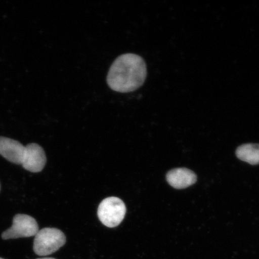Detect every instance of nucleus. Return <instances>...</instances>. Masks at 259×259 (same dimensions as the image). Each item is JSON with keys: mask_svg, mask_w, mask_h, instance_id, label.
I'll use <instances>...</instances> for the list:
<instances>
[{"mask_svg": "<svg viewBox=\"0 0 259 259\" xmlns=\"http://www.w3.org/2000/svg\"><path fill=\"white\" fill-rule=\"evenodd\" d=\"M38 232L36 220L26 214L16 215L13 219L11 228L3 232L2 238L5 240L10 239L31 237Z\"/></svg>", "mask_w": 259, "mask_h": 259, "instance_id": "obj_4", "label": "nucleus"}, {"mask_svg": "<svg viewBox=\"0 0 259 259\" xmlns=\"http://www.w3.org/2000/svg\"><path fill=\"white\" fill-rule=\"evenodd\" d=\"M25 147L20 142L11 138L0 137V155L12 163L22 164Z\"/></svg>", "mask_w": 259, "mask_h": 259, "instance_id": "obj_6", "label": "nucleus"}, {"mask_svg": "<svg viewBox=\"0 0 259 259\" xmlns=\"http://www.w3.org/2000/svg\"><path fill=\"white\" fill-rule=\"evenodd\" d=\"M126 207L118 197H109L100 203L97 214L103 225L108 228H115L120 225L125 218Z\"/></svg>", "mask_w": 259, "mask_h": 259, "instance_id": "obj_3", "label": "nucleus"}, {"mask_svg": "<svg viewBox=\"0 0 259 259\" xmlns=\"http://www.w3.org/2000/svg\"><path fill=\"white\" fill-rule=\"evenodd\" d=\"M66 242V236L60 230L44 228L38 231L35 236L33 250L37 255L46 256L57 251Z\"/></svg>", "mask_w": 259, "mask_h": 259, "instance_id": "obj_2", "label": "nucleus"}, {"mask_svg": "<svg viewBox=\"0 0 259 259\" xmlns=\"http://www.w3.org/2000/svg\"><path fill=\"white\" fill-rule=\"evenodd\" d=\"M147 75V65L143 58L135 54H122L110 67L107 83L115 92L130 93L140 88Z\"/></svg>", "mask_w": 259, "mask_h": 259, "instance_id": "obj_1", "label": "nucleus"}, {"mask_svg": "<svg viewBox=\"0 0 259 259\" xmlns=\"http://www.w3.org/2000/svg\"><path fill=\"white\" fill-rule=\"evenodd\" d=\"M0 190H1V184H0Z\"/></svg>", "mask_w": 259, "mask_h": 259, "instance_id": "obj_10", "label": "nucleus"}, {"mask_svg": "<svg viewBox=\"0 0 259 259\" xmlns=\"http://www.w3.org/2000/svg\"><path fill=\"white\" fill-rule=\"evenodd\" d=\"M0 259H4V258H3L0 257Z\"/></svg>", "mask_w": 259, "mask_h": 259, "instance_id": "obj_11", "label": "nucleus"}, {"mask_svg": "<svg viewBox=\"0 0 259 259\" xmlns=\"http://www.w3.org/2000/svg\"><path fill=\"white\" fill-rule=\"evenodd\" d=\"M236 156L243 161L252 165L259 164V144H247L241 145L236 151Z\"/></svg>", "mask_w": 259, "mask_h": 259, "instance_id": "obj_8", "label": "nucleus"}, {"mask_svg": "<svg viewBox=\"0 0 259 259\" xmlns=\"http://www.w3.org/2000/svg\"><path fill=\"white\" fill-rule=\"evenodd\" d=\"M47 163V156L44 149L37 144H30L26 146L23 162L22 166L31 172H40Z\"/></svg>", "mask_w": 259, "mask_h": 259, "instance_id": "obj_5", "label": "nucleus"}, {"mask_svg": "<svg viewBox=\"0 0 259 259\" xmlns=\"http://www.w3.org/2000/svg\"><path fill=\"white\" fill-rule=\"evenodd\" d=\"M37 259H56V258H51V257H45V258H37Z\"/></svg>", "mask_w": 259, "mask_h": 259, "instance_id": "obj_9", "label": "nucleus"}, {"mask_svg": "<svg viewBox=\"0 0 259 259\" xmlns=\"http://www.w3.org/2000/svg\"><path fill=\"white\" fill-rule=\"evenodd\" d=\"M166 180L175 189H183L195 183L197 177L193 171L187 168H176L168 171Z\"/></svg>", "mask_w": 259, "mask_h": 259, "instance_id": "obj_7", "label": "nucleus"}]
</instances>
